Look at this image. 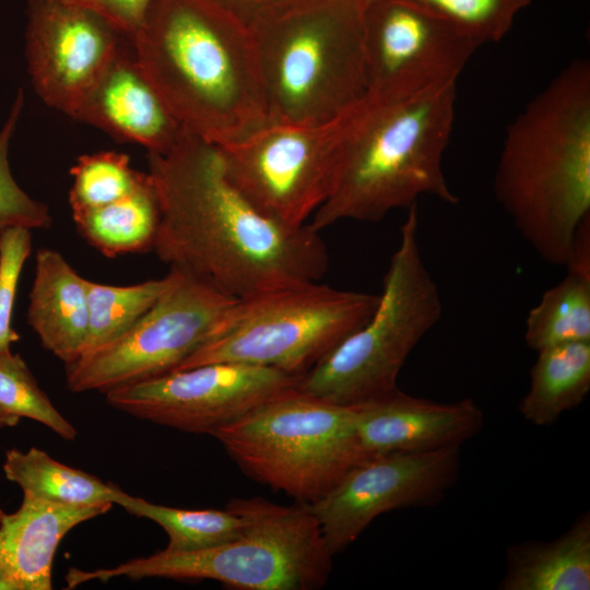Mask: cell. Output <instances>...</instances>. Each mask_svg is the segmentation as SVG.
Returning a JSON list of instances; mask_svg holds the SVG:
<instances>
[{
	"label": "cell",
	"instance_id": "1",
	"mask_svg": "<svg viewBox=\"0 0 590 590\" xmlns=\"http://www.w3.org/2000/svg\"><path fill=\"white\" fill-rule=\"evenodd\" d=\"M148 161L160 205L152 250L161 261L237 299L320 281L328 271L319 233L260 213L228 179L217 145L184 129L170 150Z\"/></svg>",
	"mask_w": 590,
	"mask_h": 590
},
{
	"label": "cell",
	"instance_id": "2",
	"mask_svg": "<svg viewBox=\"0 0 590 590\" xmlns=\"http://www.w3.org/2000/svg\"><path fill=\"white\" fill-rule=\"evenodd\" d=\"M130 40L182 129L223 145L268 121L250 30L213 0H152Z\"/></svg>",
	"mask_w": 590,
	"mask_h": 590
},
{
	"label": "cell",
	"instance_id": "3",
	"mask_svg": "<svg viewBox=\"0 0 590 590\" xmlns=\"http://www.w3.org/2000/svg\"><path fill=\"white\" fill-rule=\"evenodd\" d=\"M494 192L546 263L565 266L590 217V64L576 59L507 126Z\"/></svg>",
	"mask_w": 590,
	"mask_h": 590
},
{
	"label": "cell",
	"instance_id": "4",
	"mask_svg": "<svg viewBox=\"0 0 590 590\" xmlns=\"http://www.w3.org/2000/svg\"><path fill=\"white\" fill-rule=\"evenodd\" d=\"M455 105L456 85L397 102L366 94L350 111L334 187L307 225L378 222L422 196L458 203L442 169Z\"/></svg>",
	"mask_w": 590,
	"mask_h": 590
},
{
	"label": "cell",
	"instance_id": "5",
	"mask_svg": "<svg viewBox=\"0 0 590 590\" xmlns=\"http://www.w3.org/2000/svg\"><path fill=\"white\" fill-rule=\"evenodd\" d=\"M369 0H283L248 27L268 120L321 123L367 94L364 11Z\"/></svg>",
	"mask_w": 590,
	"mask_h": 590
},
{
	"label": "cell",
	"instance_id": "6",
	"mask_svg": "<svg viewBox=\"0 0 590 590\" xmlns=\"http://www.w3.org/2000/svg\"><path fill=\"white\" fill-rule=\"evenodd\" d=\"M226 506L244 518L241 534L219 546L166 550L111 568L66 574L69 587L116 577L212 579L245 590H314L330 577L332 554L305 504L279 505L263 497L234 498Z\"/></svg>",
	"mask_w": 590,
	"mask_h": 590
},
{
	"label": "cell",
	"instance_id": "7",
	"mask_svg": "<svg viewBox=\"0 0 590 590\" xmlns=\"http://www.w3.org/2000/svg\"><path fill=\"white\" fill-rule=\"evenodd\" d=\"M438 286L423 261L416 204L408 209L397 249L370 318L326 354L297 389L352 406L394 389L400 369L423 337L439 321Z\"/></svg>",
	"mask_w": 590,
	"mask_h": 590
},
{
	"label": "cell",
	"instance_id": "8",
	"mask_svg": "<svg viewBox=\"0 0 590 590\" xmlns=\"http://www.w3.org/2000/svg\"><path fill=\"white\" fill-rule=\"evenodd\" d=\"M251 479L311 504L368 455L355 412L309 396L284 392L212 434Z\"/></svg>",
	"mask_w": 590,
	"mask_h": 590
},
{
	"label": "cell",
	"instance_id": "9",
	"mask_svg": "<svg viewBox=\"0 0 590 590\" xmlns=\"http://www.w3.org/2000/svg\"><path fill=\"white\" fill-rule=\"evenodd\" d=\"M378 300L379 294L339 290L319 281L236 299L212 339L176 370L235 362L303 376L359 329Z\"/></svg>",
	"mask_w": 590,
	"mask_h": 590
},
{
	"label": "cell",
	"instance_id": "10",
	"mask_svg": "<svg viewBox=\"0 0 590 590\" xmlns=\"http://www.w3.org/2000/svg\"><path fill=\"white\" fill-rule=\"evenodd\" d=\"M351 109L321 123L268 120L217 145L228 179L268 219L305 226L334 187Z\"/></svg>",
	"mask_w": 590,
	"mask_h": 590
},
{
	"label": "cell",
	"instance_id": "11",
	"mask_svg": "<svg viewBox=\"0 0 590 590\" xmlns=\"http://www.w3.org/2000/svg\"><path fill=\"white\" fill-rule=\"evenodd\" d=\"M170 282L125 335L64 365L74 393L107 391L176 370L208 343L234 298L208 280L170 267Z\"/></svg>",
	"mask_w": 590,
	"mask_h": 590
},
{
	"label": "cell",
	"instance_id": "12",
	"mask_svg": "<svg viewBox=\"0 0 590 590\" xmlns=\"http://www.w3.org/2000/svg\"><path fill=\"white\" fill-rule=\"evenodd\" d=\"M302 376L235 362L210 363L105 393L114 409L178 430L209 434L297 388Z\"/></svg>",
	"mask_w": 590,
	"mask_h": 590
},
{
	"label": "cell",
	"instance_id": "13",
	"mask_svg": "<svg viewBox=\"0 0 590 590\" xmlns=\"http://www.w3.org/2000/svg\"><path fill=\"white\" fill-rule=\"evenodd\" d=\"M479 47L409 0H369L364 11L367 95L397 102L456 85Z\"/></svg>",
	"mask_w": 590,
	"mask_h": 590
},
{
	"label": "cell",
	"instance_id": "14",
	"mask_svg": "<svg viewBox=\"0 0 590 590\" xmlns=\"http://www.w3.org/2000/svg\"><path fill=\"white\" fill-rule=\"evenodd\" d=\"M460 447L370 455L318 500L305 504L332 555L384 512L437 505L460 473Z\"/></svg>",
	"mask_w": 590,
	"mask_h": 590
},
{
	"label": "cell",
	"instance_id": "15",
	"mask_svg": "<svg viewBox=\"0 0 590 590\" xmlns=\"http://www.w3.org/2000/svg\"><path fill=\"white\" fill-rule=\"evenodd\" d=\"M101 16L56 0H28L26 59L37 95L74 119L121 49Z\"/></svg>",
	"mask_w": 590,
	"mask_h": 590
},
{
	"label": "cell",
	"instance_id": "16",
	"mask_svg": "<svg viewBox=\"0 0 590 590\" xmlns=\"http://www.w3.org/2000/svg\"><path fill=\"white\" fill-rule=\"evenodd\" d=\"M352 408L362 448L368 456L460 447L484 425L483 411L470 398L436 402L399 388Z\"/></svg>",
	"mask_w": 590,
	"mask_h": 590
},
{
	"label": "cell",
	"instance_id": "17",
	"mask_svg": "<svg viewBox=\"0 0 590 590\" xmlns=\"http://www.w3.org/2000/svg\"><path fill=\"white\" fill-rule=\"evenodd\" d=\"M113 138L163 154L182 127L149 81L134 55L120 49L74 117Z\"/></svg>",
	"mask_w": 590,
	"mask_h": 590
},
{
	"label": "cell",
	"instance_id": "18",
	"mask_svg": "<svg viewBox=\"0 0 590 590\" xmlns=\"http://www.w3.org/2000/svg\"><path fill=\"white\" fill-rule=\"evenodd\" d=\"M113 505L72 506L23 494L20 508L0 518V562L16 590H50L57 547L74 527Z\"/></svg>",
	"mask_w": 590,
	"mask_h": 590
},
{
	"label": "cell",
	"instance_id": "19",
	"mask_svg": "<svg viewBox=\"0 0 590 590\" xmlns=\"http://www.w3.org/2000/svg\"><path fill=\"white\" fill-rule=\"evenodd\" d=\"M86 282L59 251L37 250L27 322L43 347L64 365L80 356L86 339Z\"/></svg>",
	"mask_w": 590,
	"mask_h": 590
},
{
	"label": "cell",
	"instance_id": "20",
	"mask_svg": "<svg viewBox=\"0 0 590 590\" xmlns=\"http://www.w3.org/2000/svg\"><path fill=\"white\" fill-rule=\"evenodd\" d=\"M499 590H589L590 515L551 541H523L506 552Z\"/></svg>",
	"mask_w": 590,
	"mask_h": 590
},
{
	"label": "cell",
	"instance_id": "21",
	"mask_svg": "<svg viewBox=\"0 0 590 590\" xmlns=\"http://www.w3.org/2000/svg\"><path fill=\"white\" fill-rule=\"evenodd\" d=\"M589 390L590 341L550 346L538 352L519 412L536 426H548L578 406Z\"/></svg>",
	"mask_w": 590,
	"mask_h": 590
},
{
	"label": "cell",
	"instance_id": "22",
	"mask_svg": "<svg viewBox=\"0 0 590 590\" xmlns=\"http://www.w3.org/2000/svg\"><path fill=\"white\" fill-rule=\"evenodd\" d=\"M72 217L84 239L106 257L152 250L160 205L150 175L123 197Z\"/></svg>",
	"mask_w": 590,
	"mask_h": 590
},
{
	"label": "cell",
	"instance_id": "23",
	"mask_svg": "<svg viewBox=\"0 0 590 590\" xmlns=\"http://www.w3.org/2000/svg\"><path fill=\"white\" fill-rule=\"evenodd\" d=\"M2 469L23 494L35 498L72 506L115 505L116 484L61 463L36 447L7 450Z\"/></svg>",
	"mask_w": 590,
	"mask_h": 590
},
{
	"label": "cell",
	"instance_id": "24",
	"mask_svg": "<svg viewBox=\"0 0 590 590\" xmlns=\"http://www.w3.org/2000/svg\"><path fill=\"white\" fill-rule=\"evenodd\" d=\"M524 341L536 352L590 341V270L567 268L563 280L543 293L528 312Z\"/></svg>",
	"mask_w": 590,
	"mask_h": 590
},
{
	"label": "cell",
	"instance_id": "25",
	"mask_svg": "<svg viewBox=\"0 0 590 590\" xmlns=\"http://www.w3.org/2000/svg\"><path fill=\"white\" fill-rule=\"evenodd\" d=\"M115 505L127 512L157 523L167 534L164 548L193 552L225 544L244 530V518L228 506L225 509H181L150 503L117 487Z\"/></svg>",
	"mask_w": 590,
	"mask_h": 590
},
{
	"label": "cell",
	"instance_id": "26",
	"mask_svg": "<svg viewBox=\"0 0 590 590\" xmlns=\"http://www.w3.org/2000/svg\"><path fill=\"white\" fill-rule=\"evenodd\" d=\"M169 282V272L161 279L127 286L87 280V334L78 358L125 335L155 304Z\"/></svg>",
	"mask_w": 590,
	"mask_h": 590
},
{
	"label": "cell",
	"instance_id": "27",
	"mask_svg": "<svg viewBox=\"0 0 590 590\" xmlns=\"http://www.w3.org/2000/svg\"><path fill=\"white\" fill-rule=\"evenodd\" d=\"M30 418L64 440H74L76 428L57 410L20 354H0V428L15 427Z\"/></svg>",
	"mask_w": 590,
	"mask_h": 590
},
{
	"label": "cell",
	"instance_id": "28",
	"mask_svg": "<svg viewBox=\"0 0 590 590\" xmlns=\"http://www.w3.org/2000/svg\"><path fill=\"white\" fill-rule=\"evenodd\" d=\"M69 202L72 213L109 203L132 191L145 177L130 165L129 155L102 151L81 155L71 167Z\"/></svg>",
	"mask_w": 590,
	"mask_h": 590
},
{
	"label": "cell",
	"instance_id": "29",
	"mask_svg": "<svg viewBox=\"0 0 590 590\" xmlns=\"http://www.w3.org/2000/svg\"><path fill=\"white\" fill-rule=\"evenodd\" d=\"M448 22L479 46L499 42L531 0H409Z\"/></svg>",
	"mask_w": 590,
	"mask_h": 590
},
{
	"label": "cell",
	"instance_id": "30",
	"mask_svg": "<svg viewBox=\"0 0 590 590\" xmlns=\"http://www.w3.org/2000/svg\"><path fill=\"white\" fill-rule=\"evenodd\" d=\"M23 102V92L19 91L0 131V235L10 227L40 229L51 225L48 206L20 188L9 166V143L15 131Z\"/></svg>",
	"mask_w": 590,
	"mask_h": 590
},
{
	"label": "cell",
	"instance_id": "31",
	"mask_svg": "<svg viewBox=\"0 0 590 590\" xmlns=\"http://www.w3.org/2000/svg\"><path fill=\"white\" fill-rule=\"evenodd\" d=\"M31 250V229L10 227L0 235V354L10 352L20 339L12 317L20 275Z\"/></svg>",
	"mask_w": 590,
	"mask_h": 590
},
{
	"label": "cell",
	"instance_id": "32",
	"mask_svg": "<svg viewBox=\"0 0 590 590\" xmlns=\"http://www.w3.org/2000/svg\"><path fill=\"white\" fill-rule=\"evenodd\" d=\"M90 11L129 39L140 27L152 0H56Z\"/></svg>",
	"mask_w": 590,
	"mask_h": 590
},
{
	"label": "cell",
	"instance_id": "33",
	"mask_svg": "<svg viewBox=\"0 0 590 590\" xmlns=\"http://www.w3.org/2000/svg\"><path fill=\"white\" fill-rule=\"evenodd\" d=\"M215 3L249 25L258 16L283 0H213Z\"/></svg>",
	"mask_w": 590,
	"mask_h": 590
},
{
	"label": "cell",
	"instance_id": "34",
	"mask_svg": "<svg viewBox=\"0 0 590 590\" xmlns=\"http://www.w3.org/2000/svg\"><path fill=\"white\" fill-rule=\"evenodd\" d=\"M0 590H16L0 562Z\"/></svg>",
	"mask_w": 590,
	"mask_h": 590
},
{
	"label": "cell",
	"instance_id": "35",
	"mask_svg": "<svg viewBox=\"0 0 590 590\" xmlns=\"http://www.w3.org/2000/svg\"><path fill=\"white\" fill-rule=\"evenodd\" d=\"M2 512H3V510H2V509H0V518H1V515H2Z\"/></svg>",
	"mask_w": 590,
	"mask_h": 590
}]
</instances>
